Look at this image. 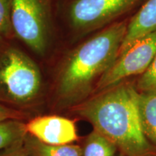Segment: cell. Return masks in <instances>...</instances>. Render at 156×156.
I'll use <instances>...</instances> for the list:
<instances>
[{"label": "cell", "mask_w": 156, "mask_h": 156, "mask_svg": "<svg viewBox=\"0 0 156 156\" xmlns=\"http://www.w3.org/2000/svg\"><path fill=\"white\" fill-rule=\"evenodd\" d=\"M138 95L134 79H127L95 93L75 111L93 129L112 140L124 156H152L156 149L142 132Z\"/></svg>", "instance_id": "cell-1"}, {"label": "cell", "mask_w": 156, "mask_h": 156, "mask_svg": "<svg viewBox=\"0 0 156 156\" xmlns=\"http://www.w3.org/2000/svg\"><path fill=\"white\" fill-rule=\"evenodd\" d=\"M129 19L91 34L68 54L58 73L56 96L62 106L83 102L118 57Z\"/></svg>", "instance_id": "cell-2"}, {"label": "cell", "mask_w": 156, "mask_h": 156, "mask_svg": "<svg viewBox=\"0 0 156 156\" xmlns=\"http://www.w3.org/2000/svg\"><path fill=\"white\" fill-rule=\"evenodd\" d=\"M12 40L0 39V103L5 105L32 101L42 86L38 65Z\"/></svg>", "instance_id": "cell-3"}, {"label": "cell", "mask_w": 156, "mask_h": 156, "mask_svg": "<svg viewBox=\"0 0 156 156\" xmlns=\"http://www.w3.org/2000/svg\"><path fill=\"white\" fill-rule=\"evenodd\" d=\"M147 0H70L65 17L73 34L83 37L130 18Z\"/></svg>", "instance_id": "cell-4"}, {"label": "cell", "mask_w": 156, "mask_h": 156, "mask_svg": "<svg viewBox=\"0 0 156 156\" xmlns=\"http://www.w3.org/2000/svg\"><path fill=\"white\" fill-rule=\"evenodd\" d=\"M15 38L38 55L46 54L53 36L51 0H10Z\"/></svg>", "instance_id": "cell-5"}, {"label": "cell", "mask_w": 156, "mask_h": 156, "mask_svg": "<svg viewBox=\"0 0 156 156\" xmlns=\"http://www.w3.org/2000/svg\"><path fill=\"white\" fill-rule=\"evenodd\" d=\"M155 54L156 30L140 38L118 56L110 69L101 78L95 93L141 75Z\"/></svg>", "instance_id": "cell-6"}, {"label": "cell", "mask_w": 156, "mask_h": 156, "mask_svg": "<svg viewBox=\"0 0 156 156\" xmlns=\"http://www.w3.org/2000/svg\"><path fill=\"white\" fill-rule=\"evenodd\" d=\"M28 134L48 145H67L77 139L75 123L64 117H37L26 124Z\"/></svg>", "instance_id": "cell-7"}, {"label": "cell", "mask_w": 156, "mask_h": 156, "mask_svg": "<svg viewBox=\"0 0 156 156\" xmlns=\"http://www.w3.org/2000/svg\"><path fill=\"white\" fill-rule=\"evenodd\" d=\"M156 30V0H147L128 21L119 54L124 53L134 42Z\"/></svg>", "instance_id": "cell-8"}, {"label": "cell", "mask_w": 156, "mask_h": 156, "mask_svg": "<svg viewBox=\"0 0 156 156\" xmlns=\"http://www.w3.org/2000/svg\"><path fill=\"white\" fill-rule=\"evenodd\" d=\"M137 105L142 132L156 149V93H139Z\"/></svg>", "instance_id": "cell-9"}, {"label": "cell", "mask_w": 156, "mask_h": 156, "mask_svg": "<svg viewBox=\"0 0 156 156\" xmlns=\"http://www.w3.org/2000/svg\"><path fill=\"white\" fill-rule=\"evenodd\" d=\"M24 145L29 156H83L80 146L72 144L48 145L31 135L25 136Z\"/></svg>", "instance_id": "cell-10"}, {"label": "cell", "mask_w": 156, "mask_h": 156, "mask_svg": "<svg viewBox=\"0 0 156 156\" xmlns=\"http://www.w3.org/2000/svg\"><path fill=\"white\" fill-rule=\"evenodd\" d=\"M28 134L26 124L18 119L0 122V153L20 148Z\"/></svg>", "instance_id": "cell-11"}, {"label": "cell", "mask_w": 156, "mask_h": 156, "mask_svg": "<svg viewBox=\"0 0 156 156\" xmlns=\"http://www.w3.org/2000/svg\"><path fill=\"white\" fill-rule=\"evenodd\" d=\"M83 156H116L117 146L106 136L93 129L84 141Z\"/></svg>", "instance_id": "cell-12"}, {"label": "cell", "mask_w": 156, "mask_h": 156, "mask_svg": "<svg viewBox=\"0 0 156 156\" xmlns=\"http://www.w3.org/2000/svg\"><path fill=\"white\" fill-rule=\"evenodd\" d=\"M134 83L139 93H156V54L147 69L134 78Z\"/></svg>", "instance_id": "cell-13"}, {"label": "cell", "mask_w": 156, "mask_h": 156, "mask_svg": "<svg viewBox=\"0 0 156 156\" xmlns=\"http://www.w3.org/2000/svg\"><path fill=\"white\" fill-rule=\"evenodd\" d=\"M15 38L10 0H0V39Z\"/></svg>", "instance_id": "cell-14"}, {"label": "cell", "mask_w": 156, "mask_h": 156, "mask_svg": "<svg viewBox=\"0 0 156 156\" xmlns=\"http://www.w3.org/2000/svg\"><path fill=\"white\" fill-rule=\"evenodd\" d=\"M19 114L8 106L0 103V122L10 119H18Z\"/></svg>", "instance_id": "cell-15"}, {"label": "cell", "mask_w": 156, "mask_h": 156, "mask_svg": "<svg viewBox=\"0 0 156 156\" xmlns=\"http://www.w3.org/2000/svg\"><path fill=\"white\" fill-rule=\"evenodd\" d=\"M0 156H29L25 155V153H20V148H15V149L9 150L0 153Z\"/></svg>", "instance_id": "cell-16"}, {"label": "cell", "mask_w": 156, "mask_h": 156, "mask_svg": "<svg viewBox=\"0 0 156 156\" xmlns=\"http://www.w3.org/2000/svg\"><path fill=\"white\" fill-rule=\"evenodd\" d=\"M118 156H124V155H123V154H122V153H119V155Z\"/></svg>", "instance_id": "cell-17"}, {"label": "cell", "mask_w": 156, "mask_h": 156, "mask_svg": "<svg viewBox=\"0 0 156 156\" xmlns=\"http://www.w3.org/2000/svg\"><path fill=\"white\" fill-rule=\"evenodd\" d=\"M152 156H156V154H155V155H152Z\"/></svg>", "instance_id": "cell-18"}]
</instances>
